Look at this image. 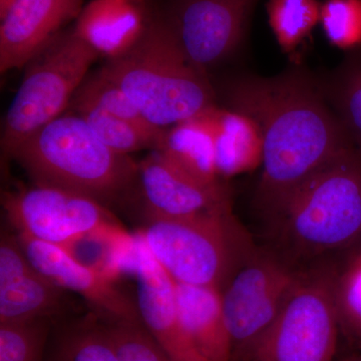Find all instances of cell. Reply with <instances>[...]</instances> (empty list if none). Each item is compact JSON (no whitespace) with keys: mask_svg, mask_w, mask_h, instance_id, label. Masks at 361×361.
<instances>
[{"mask_svg":"<svg viewBox=\"0 0 361 361\" xmlns=\"http://www.w3.org/2000/svg\"><path fill=\"white\" fill-rule=\"evenodd\" d=\"M225 94L229 109L253 118L262 135L255 205L265 220L311 176L355 145L323 90L302 70L271 78L240 75Z\"/></svg>","mask_w":361,"mask_h":361,"instance_id":"cell-1","label":"cell"},{"mask_svg":"<svg viewBox=\"0 0 361 361\" xmlns=\"http://www.w3.org/2000/svg\"><path fill=\"white\" fill-rule=\"evenodd\" d=\"M268 223L267 248L297 269L361 246V152L355 145L323 166Z\"/></svg>","mask_w":361,"mask_h":361,"instance_id":"cell-2","label":"cell"},{"mask_svg":"<svg viewBox=\"0 0 361 361\" xmlns=\"http://www.w3.org/2000/svg\"><path fill=\"white\" fill-rule=\"evenodd\" d=\"M121 87L155 127L171 126L216 106L207 75L187 59L169 21L146 25L127 54L109 59L99 71Z\"/></svg>","mask_w":361,"mask_h":361,"instance_id":"cell-3","label":"cell"},{"mask_svg":"<svg viewBox=\"0 0 361 361\" xmlns=\"http://www.w3.org/2000/svg\"><path fill=\"white\" fill-rule=\"evenodd\" d=\"M11 158L37 186L82 195L106 207L134 184L139 170L130 155L106 146L77 114L47 123Z\"/></svg>","mask_w":361,"mask_h":361,"instance_id":"cell-4","label":"cell"},{"mask_svg":"<svg viewBox=\"0 0 361 361\" xmlns=\"http://www.w3.org/2000/svg\"><path fill=\"white\" fill-rule=\"evenodd\" d=\"M140 235L176 282L220 291L257 248L231 203L183 219L148 218Z\"/></svg>","mask_w":361,"mask_h":361,"instance_id":"cell-5","label":"cell"},{"mask_svg":"<svg viewBox=\"0 0 361 361\" xmlns=\"http://www.w3.org/2000/svg\"><path fill=\"white\" fill-rule=\"evenodd\" d=\"M339 276L329 261L302 268L276 320L241 361H334Z\"/></svg>","mask_w":361,"mask_h":361,"instance_id":"cell-6","label":"cell"},{"mask_svg":"<svg viewBox=\"0 0 361 361\" xmlns=\"http://www.w3.org/2000/svg\"><path fill=\"white\" fill-rule=\"evenodd\" d=\"M99 54L75 32L59 35L25 66L23 82L4 121L7 158L30 135L63 115Z\"/></svg>","mask_w":361,"mask_h":361,"instance_id":"cell-7","label":"cell"},{"mask_svg":"<svg viewBox=\"0 0 361 361\" xmlns=\"http://www.w3.org/2000/svg\"><path fill=\"white\" fill-rule=\"evenodd\" d=\"M1 202L16 232L70 252L87 239L129 238L108 207L82 195L35 185L6 192Z\"/></svg>","mask_w":361,"mask_h":361,"instance_id":"cell-8","label":"cell"},{"mask_svg":"<svg viewBox=\"0 0 361 361\" xmlns=\"http://www.w3.org/2000/svg\"><path fill=\"white\" fill-rule=\"evenodd\" d=\"M301 269L268 248H256L221 291L232 361L243 356L279 315Z\"/></svg>","mask_w":361,"mask_h":361,"instance_id":"cell-9","label":"cell"},{"mask_svg":"<svg viewBox=\"0 0 361 361\" xmlns=\"http://www.w3.org/2000/svg\"><path fill=\"white\" fill-rule=\"evenodd\" d=\"M257 0H176L169 23L199 71L231 56L238 49Z\"/></svg>","mask_w":361,"mask_h":361,"instance_id":"cell-10","label":"cell"},{"mask_svg":"<svg viewBox=\"0 0 361 361\" xmlns=\"http://www.w3.org/2000/svg\"><path fill=\"white\" fill-rule=\"evenodd\" d=\"M129 269L137 278L140 319L172 361H210L201 355L180 322L176 282L154 258L141 235L126 251Z\"/></svg>","mask_w":361,"mask_h":361,"instance_id":"cell-11","label":"cell"},{"mask_svg":"<svg viewBox=\"0 0 361 361\" xmlns=\"http://www.w3.org/2000/svg\"><path fill=\"white\" fill-rule=\"evenodd\" d=\"M16 236L35 269L61 288L82 297L99 317L141 322L137 302L118 289L106 272L85 264L63 247L20 233Z\"/></svg>","mask_w":361,"mask_h":361,"instance_id":"cell-12","label":"cell"},{"mask_svg":"<svg viewBox=\"0 0 361 361\" xmlns=\"http://www.w3.org/2000/svg\"><path fill=\"white\" fill-rule=\"evenodd\" d=\"M73 310L68 291L33 267L16 235L0 242V323L33 318L66 319Z\"/></svg>","mask_w":361,"mask_h":361,"instance_id":"cell-13","label":"cell"},{"mask_svg":"<svg viewBox=\"0 0 361 361\" xmlns=\"http://www.w3.org/2000/svg\"><path fill=\"white\" fill-rule=\"evenodd\" d=\"M137 168L146 219L194 217L231 203L229 191L221 183L204 185L197 182L156 149L137 163Z\"/></svg>","mask_w":361,"mask_h":361,"instance_id":"cell-14","label":"cell"},{"mask_svg":"<svg viewBox=\"0 0 361 361\" xmlns=\"http://www.w3.org/2000/svg\"><path fill=\"white\" fill-rule=\"evenodd\" d=\"M84 0H16L0 25V71L25 68L59 30L78 18Z\"/></svg>","mask_w":361,"mask_h":361,"instance_id":"cell-15","label":"cell"},{"mask_svg":"<svg viewBox=\"0 0 361 361\" xmlns=\"http://www.w3.org/2000/svg\"><path fill=\"white\" fill-rule=\"evenodd\" d=\"M146 25L134 2L92 0L82 7L73 30L99 56L115 59L139 42Z\"/></svg>","mask_w":361,"mask_h":361,"instance_id":"cell-16","label":"cell"},{"mask_svg":"<svg viewBox=\"0 0 361 361\" xmlns=\"http://www.w3.org/2000/svg\"><path fill=\"white\" fill-rule=\"evenodd\" d=\"M176 299L183 326L201 355L210 361H232L219 289L176 282Z\"/></svg>","mask_w":361,"mask_h":361,"instance_id":"cell-17","label":"cell"},{"mask_svg":"<svg viewBox=\"0 0 361 361\" xmlns=\"http://www.w3.org/2000/svg\"><path fill=\"white\" fill-rule=\"evenodd\" d=\"M215 108L165 129L156 149L180 172L204 185L221 183L215 161Z\"/></svg>","mask_w":361,"mask_h":361,"instance_id":"cell-18","label":"cell"},{"mask_svg":"<svg viewBox=\"0 0 361 361\" xmlns=\"http://www.w3.org/2000/svg\"><path fill=\"white\" fill-rule=\"evenodd\" d=\"M215 161L220 179L251 172L262 165L263 139L257 123L231 109L214 110Z\"/></svg>","mask_w":361,"mask_h":361,"instance_id":"cell-19","label":"cell"},{"mask_svg":"<svg viewBox=\"0 0 361 361\" xmlns=\"http://www.w3.org/2000/svg\"><path fill=\"white\" fill-rule=\"evenodd\" d=\"M45 361H122L101 317L90 312L59 320L52 329Z\"/></svg>","mask_w":361,"mask_h":361,"instance_id":"cell-20","label":"cell"},{"mask_svg":"<svg viewBox=\"0 0 361 361\" xmlns=\"http://www.w3.org/2000/svg\"><path fill=\"white\" fill-rule=\"evenodd\" d=\"M73 109L106 146L123 155L156 149L165 129L145 128L106 113L92 104L71 102Z\"/></svg>","mask_w":361,"mask_h":361,"instance_id":"cell-21","label":"cell"},{"mask_svg":"<svg viewBox=\"0 0 361 361\" xmlns=\"http://www.w3.org/2000/svg\"><path fill=\"white\" fill-rule=\"evenodd\" d=\"M268 21L284 54H292L310 37L320 21L318 0H267Z\"/></svg>","mask_w":361,"mask_h":361,"instance_id":"cell-22","label":"cell"},{"mask_svg":"<svg viewBox=\"0 0 361 361\" xmlns=\"http://www.w3.org/2000/svg\"><path fill=\"white\" fill-rule=\"evenodd\" d=\"M323 92L361 152V51L342 63Z\"/></svg>","mask_w":361,"mask_h":361,"instance_id":"cell-23","label":"cell"},{"mask_svg":"<svg viewBox=\"0 0 361 361\" xmlns=\"http://www.w3.org/2000/svg\"><path fill=\"white\" fill-rule=\"evenodd\" d=\"M56 323L51 318L0 323V361H45Z\"/></svg>","mask_w":361,"mask_h":361,"instance_id":"cell-24","label":"cell"},{"mask_svg":"<svg viewBox=\"0 0 361 361\" xmlns=\"http://www.w3.org/2000/svg\"><path fill=\"white\" fill-rule=\"evenodd\" d=\"M71 102L92 104L106 113L142 127L158 128L144 118L132 99L121 87L99 73L82 82Z\"/></svg>","mask_w":361,"mask_h":361,"instance_id":"cell-25","label":"cell"},{"mask_svg":"<svg viewBox=\"0 0 361 361\" xmlns=\"http://www.w3.org/2000/svg\"><path fill=\"white\" fill-rule=\"evenodd\" d=\"M319 23L337 49L353 51L361 47V0H325Z\"/></svg>","mask_w":361,"mask_h":361,"instance_id":"cell-26","label":"cell"},{"mask_svg":"<svg viewBox=\"0 0 361 361\" xmlns=\"http://www.w3.org/2000/svg\"><path fill=\"white\" fill-rule=\"evenodd\" d=\"M101 319L122 361H172L141 322Z\"/></svg>","mask_w":361,"mask_h":361,"instance_id":"cell-27","label":"cell"},{"mask_svg":"<svg viewBox=\"0 0 361 361\" xmlns=\"http://www.w3.org/2000/svg\"><path fill=\"white\" fill-rule=\"evenodd\" d=\"M337 307L341 329L361 350V260L341 273Z\"/></svg>","mask_w":361,"mask_h":361,"instance_id":"cell-28","label":"cell"},{"mask_svg":"<svg viewBox=\"0 0 361 361\" xmlns=\"http://www.w3.org/2000/svg\"><path fill=\"white\" fill-rule=\"evenodd\" d=\"M14 1L16 0H0V18L6 16V13L11 8V6H13Z\"/></svg>","mask_w":361,"mask_h":361,"instance_id":"cell-29","label":"cell"},{"mask_svg":"<svg viewBox=\"0 0 361 361\" xmlns=\"http://www.w3.org/2000/svg\"><path fill=\"white\" fill-rule=\"evenodd\" d=\"M341 361H361V355L349 356V357L344 358Z\"/></svg>","mask_w":361,"mask_h":361,"instance_id":"cell-30","label":"cell"},{"mask_svg":"<svg viewBox=\"0 0 361 361\" xmlns=\"http://www.w3.org/2000/svg\"><path fill=\"white\" fill-rule=\"evenodd\" d=\"M125 1L134 2V1H135V0H125Z\"/></svg>","mask_w":361,"mask_h":361,"instance_id":"cell-31","label":"cell"},{"mask_svg":"<svg viewBox=\"0 0 361 361\" xmlns=\"http://www.w3.org/2000/svg\"><path fill=\"white\" fill-rule=\"evenodd\" d=\"M360 248H361V246H360Z\"/></svg>","mask_w":361,"mask_h":361,"instance_id":"cell-32","label":"cell"}]
</instances>
